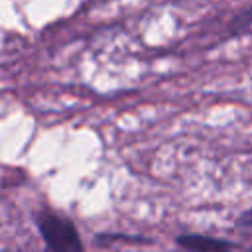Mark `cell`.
<instances>
[{"label": "cell", "instance_id": "obj_1", "mask_svg": "<svg viewBox=\"0 0 252 252\" xmlns=\"http://www.w3.org/2000/svg\"><path fill=\"white\" fill-rule=\"evenodd\" d=\"M41 234L45 242L55 250H81V240L77 236L75 226L55 215H45L39 220Z\"/></svg>", "mask_w": 252, "mask_h": 252}, {"label": "cell", "instance_id": "obj_2", "mask_svg": "<svg viewBox=\"0 0 252 252\" xmlns=\"http://www.w3.org/2000/svg\"><path fill=\"white\" fill-rule=\"evenodd\" d=\"M179 244L185 246V248H195V250H207V248L220 250V248H230V244H226V242L213 240V238H203V236H181L179 238Z\"/></svg>", "mask_w": 252, "mask_h": 252}]
</instances>
